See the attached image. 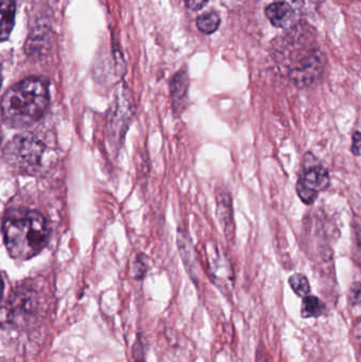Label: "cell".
<instances>
[{
  "label": "cell",
  "instance_id": "20",
  "mask_svg": "<svg viewBox=\"0 0 361 362\" xmlns=\"http://www.w3.org/2000/svg\"><path fill=\"white\" fill-rule=\"evenodd\" d=\"M354 337L361 338V320H358L353 329Z\"/></svg>",
  "mask_w": 361,
  "mask_h": 362
},
{
  "label": "cell",
  "instance_id": "21",
  "mask_svg": "<svg viewBox=\"0 0 361 362\" xmlns=\"http://www.w3.org/2000/svg\"><path fill=\"white\" fill-rule=\"evenodd\" d=\"M290 2H292V4H298V6H304L305 4H307L309 0H290Z\"/></svg>",
  "mask_w": 361,
  "mask_h": 362
},
{
  "label": "cell",
  "instance_id": "11",
  "mask_svg": "<svg viewBox=\"0 0 361 362\" xmlns=\"http://www.w3.org/2000/svg\"><path fill=\"white\" fill-rule=\"evenodd\" d=\"M1 16H0V37L1 42H6L10 37L15 23L16 2L15 0H0Z\"/></svg>",
  "mask_w": 361,
  "mask_h": 362
},
{
  "label": "cell",
  "instance_id": "9",
  "mask_svg": "<svg viewBox=\"0 0 361 362\" xmlns=\"http://www.w3.org/2000/svg\"><path fill=\"white\" fill-rule=\"evenodd\" d=\"M172 103L175 112L179 114L186 103L187 95H188L189 78L186 71H180L175 74L172 78L171 84Z\"/></svg>",
  "mask_w": 361,
  "mask_h": 362
},
{
  "label": "cell",
  "instance_id": "14",
  "mask_svg": "<svg viewBox=\"0 0 361 362\" xmlns=\"http://www.w3.org/2000/svg\"><path fill=\"white\" fill-rule=\"evenodd\" d=\"M288 283H290V286L292 287V291L298 297L305 298L309 296L311 285H309V280L304 274H294V276H290Z\"/></svg>",
  "mask_w": 361,
  "mask_h": 362
},
{
  "label": "cell",
  "instance_id": "5",
  "mask_svg": "<svg viewBox=\"0 0 361 362\" xmlns=\"http://www.w3.org/2000/svg\"><path fill=\"white\" fill-rule=\"evenodd\" d=\"M326 66V57L320 51L314 50L302 57L294 67L290 69V76L292 82L300 87L307 88L317 82L321 76Z\"/></svg>",
  "mask_w": 361,
  "mask_h": 362
},
{
  "label": "cell",
  "instance_id": "15",
  "mask_svg": "<svg viewBox=\"0 0 361 362\" xmlns=\"http://www.w3.org/2000/svg\"><path fill=\"white\" fill-rule=\"evenodd\" d=\"M297 194L305 204H313L317 200L319 192L307 187L302 180H298L296 185Z\"/></svg>",
  "mask_w": 361,
  "mask_h": 362
},
{
  "label": "cell",
  "instance_id": "10",
  "mask_svg": "<svg viewBox=\"0 0 361 362\" xmlns=\"http://www.w3.org/2000/svg\"><path fill=\"white\" fill-rule=\"evenodd\" d=\"M218 215L220 223L224 228L227 238H231L235 233L233 225L232 202L231 197L227 192H220L218 196Z\"/></svg>",
  "mask_w": 361,
  "mask_h": 362
},
{
  "label": "cell",
  "instance_id": "1",
  "mask_svg": "<svg viewBox=\"0 0 361 362\" xmlns=\"http://www.w3.org/2000/svg\"><path fill=\"white\" fill-rule=\"evenodd\" d=\"M2 231L6 250L17 261H25L42 252L50 235L44 215L23 208L6 213Z\"/></svg>",
  "mask_w": 361,
  "mask_h": 362
},
{
  "label": "cell",
  "instance_id": "7",
  "mask_svg": "<svg viewBox=\"0 0 361 362\" xmlns=\"http://www.w3.org/2000/svg\"><path fill=\"white\" fill-rule=\"evenodd\" d=\"M301 180L307 187L317 192L326 191L330 187V174L328 170L317 160L312 153H307L303 157L302 175Z\"/></svg>",
  "mask_w": 361,
  "mask_h": 362
},
{
  "label": "cell",
  "instance_id": "6",
  "mask_svg": "<svg viewBox=\"0 0 361 362\" xmlns=\"http://www.w3.org/2000/svg\"><path fill=\"white\" fill-rule=\"evenodd\" d=\"M134 106L131 105V100L126 93H123L120 97L117 98L116 104L110 112V137L118 142L119 140H123L125 132H126L127 123L131 121L133 117Z\"/></svg>",
  "mask_w": 361,
  "mask_h": 362
},
{
  "label": "cell",
  "instance_id": "22",
  "mask_svg": "<svg viewBox=\"0 0 361 362\" xmlns=\"http://www.w3.org/2000/svg\"><path fill=\"white\" fill-rule=\"evenodd\" d=\"M136 362H142V361H136Z\"/></svg>",
  "mask_w": 361,
  "mask_h": 362
},
{
  "label": "cell",
  "instance_id": "19",
  "mask_svg": "<svg viewBox=\"0 0 361 362\" xmlns=\"http://www.w3.org/2000/svg\"><path fill=\"white\" fill-rule=\"evenodd\" d=\"M207 2L208 0H184L186 6H188L190 10L193 11L199 10V8H203Z\"/></svg>",
  "mask_w": 361,
  "mask_h": 362
},
{
  "label": "cell",
  "instance_id": "13",
  "mask_svg": "<svg viewBox=\"0 0 361 362\" xmlns=\"http://www.w3.org/2000/svg\"><path fill=\"white\" fill-rule=\"evenodd\" d=\"M220 18L218 13L207 12L197 17L196 25L199 31L203 34H212L218 29Z\"/></svg>",
  "mask_w": 361,
  "mask_h": 362
},
{
  "label": "cell",
  "instance_id": "12",
  "mask_svg": "<svg viewBox=\"0 0 361 362\" xmlns=\"http://www.w3.org/2000/svg\"><path fill=\"white\" fill-rule=\"evenodd\" d=\"M326 306L322 303L319 298L315 296H307L303 298L302 308H301V316L303 318H314L320 317L324 314Z\"/></svg>",
  "mask_w": 361,
  "mask_h": 362
},
{
  "label": "cell",
  "instance_id": "17",
  "mask_svg": "<svg viewBox=\"0 0 361 362\" xmlns=\"http://www.w3.org/2000/svg\"><path fill=\"white\" fill-rule=\"evenodd\" d=\"M351 151L354 156H361V132H355L353 134Z\"/></svg>",
  "mask_w": 361,
  "mask_h": 362
},
{
  "label": "cell",
  "instance_id": "4",
  "mask_svg": "<svg viewBox=\"0 0 361 362\" xmlns=\"http://www.w3.org/2000/svg\"><path fill=\"white\" fill-rule=\"evenodd\" d=\"M42 299L33 285L23 283L17 287L8 300L6 322L15 327H25L40 314Z\"/></svg>",
  "mask_w": 361,
  "mask_h": 362
},
{
  "label": "cell",
  "instance_id": "8",
  "mask_svg": "<svg viewBox=\"0 0 361 362\" xmlns=\"http://www.w3.org/2000/svg\"><path fill=\"white\" fill-rule=\"evenodd\" d=\"M265 13L269 21L277 28L290 27L295 19L294 8L286 1H277L269 4Z\"/></svg>",
  "mask_w": 361,
  "mask_h": 362
},
{
  "label": "cell",
  "instance_id": "2",
  "mask_svg": "<svg viewBox=\"0 0 361 362\" xmlns=\"http://www.w3.org/2000/svg\"><path fill=\"white\" fill-rule=\"evenodd\" d=\"M50 102L48 84L40 78H25L2 97V121L12 129H25L42 118Z\"/></svg>",
  "mask_w": 361,
  "mask_h": 362
},
{
  "label": "cell",
  "instance_id": "18",
  "mask_svg": "<svg viewBox=\"0 0 361 362\" xmlns=\"http://www.w3.org/2000/svg\"><path fill=\"white\" fill-rule=\"evenodd\" d=\"M134 269H135L136 278L137 279L142 278L143 274H146V263H144L141 257H138Z\"/></svg>",
  "mask_w": 361,
  "mask_h": 362
},
{
  "label": "cell",
  "instance_id": "3",
  "mask_svg": "<svg viewBox=\"0 0 361 362\" xmlns=\"http://www.w3.org/2000/svg\"><path fill=\"white\" fill-rule=\"evenodd\" d=\"M48 148L40 138L32 133L15 136L4 148V157L8 165L25 174L42 171Z\"/></svg>",
  "mask_w": 361,
  "mask_h": 362
},
{
  "label": "cell",
  "instance_id": "16",
  "mask_svg": "<svg viewBox=\"0 0 361 362\" xmlns=\"http://www.w3.org/2000/svg\"><path fill=\"white\" fill-rule=\"evenodd\" d=\"M349 298L350 304L352 306H358L361 305V283L360 282H354L353 284L350 287L349 291Z\"/></svg>",
  "mask_w": 361,
  "mask_h": 362
}]
</instances>
